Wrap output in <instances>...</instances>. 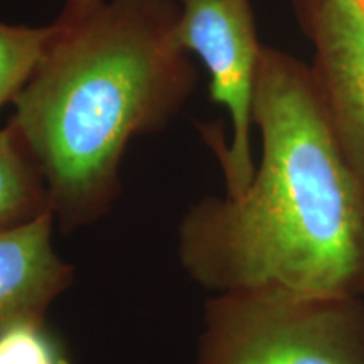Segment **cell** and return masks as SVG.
Returning a JSON list of instances; mask_svg holds the SVG:
<instances>
[{
  "mask_svg": "<svg viewBox=\"0 0 364 364\" xmlns=\"http://www.w3.org/2000/svg\"><path fill=\"white\" fill-rule=\"evenodd\" d=\"M177 0H65L11 124L48 186L65 231L110 213L135 136L162 132L198 71L177 36Z\"/></svg>",
  "mask_w": 364,
  "mask_h": 364,
  "instance_id": "cell-2",
  "label": "cell"
},
{
  "mask_svg": "<svg viewBox=\"0 0 364 364\" xmlns=\"http://www.w3.org/2000/svg\"><path fill=\"white\" fill-rule=\"evenodd\" d=\"M54 24L17 26L0 21V110L12 103L39 65Z\"/></svg>",
  "mask_w": 364,
  "mask_h": 364,
  "instance_id": "cell-8",
  "label": "cell"
},
{
  "mask_svg": "<svg viewBox=\"0 0 364 364\" xmlns=\"http://www.w3.org/2000/svg\"><path fill=\"white\" fill-rule=\"evenodd\" d=\"M194 364H364V299L215 294Z\"/></svg>",
  "mask_w": 364,
  "mask_h": 364,
  "instance_id": "cell-3",
  "label": "cell"
},
{
  "mask_svg": "<svg viewBox=\"0 0 364 364\" xmlns=\"http://www.w3.org/2000/svg\"><path fill=\"white\" fill-rule=\"evenodd\" d=\"M253 127L262 157L252 182L188 209L177 233L182 268L215 294L364 299V193L327 124L311 68L263 48Z\"/></svg>",
  "mask_w": 364,
  "mask_h": 364,
  "instance_id": "cell-1",
  "label": "cell"
},
{
  "mask_svg": "<svg viewBox=\"0 0 364 364\" xmlns=\"http://www.w3.org/2000/svg\"><path fill=\"white\" fill-rule=\"evenodd\" d=\"M53 215L48 186L11 122L0 129V233Z\"/></svg>",
  "mask_w": 364,
  "mask_h": 364,
  "instance_id": "cell-7",
  "label": "cell"
},
{
  "mask_svg": "<svg viewBox=\"0 0 364 364\" xmlns=\"http://www.w3.org/2000/svg\"><path fill=\"white\" fill-rule=\"evenodd\" d=\"M54 215L0 233V329L46 318L53 302L73 284L75 268L54 248Z\"/></svg>",
  "mask_w": 364,
  "mask_h": 364,
  "instance_id": "cell-6",
  "label": "cell"
},
{
  "mask_svg": "<svg viewBox=\"0 0 364 364\" xmlns=\"http://www.w3.org/2000/svg\"><path fill=\"white\" fill-rule=\"evenodd\" d=\"M356 2L359 4V7H361L363 11H364V0H356Z\"/></svg>",
  "mask_w": 364,
  "mask_h": 364,
  "instance_id": "cell-10",
  "label": "cell"
},
{
  "mask_svg": "<svg viewBox=\"0 0 364 364\" xmlns=\"http://www.w3.org/2000/svg\"><path fill=\"white\" fill-rule=\"evenodd\" d=\"M177 36L186 53L201 59L209 75V98L221 105L231 122V142L225 145L211 127L204 129L216 150L226 193L238 194L252 182L253 102L265 46L260 44L252 0H177Z\"/></svg>",
  "mask_w": 364,
  "mask_h": 364,
  "instance_id": "cell-4",
  "label": "cell"
},
{
  "mask_svg": "<svg viewBox=\"0 0 364 364\" xmlns=\"http://www.w3.org/2000/svg\"><path fill=\"white\" fill-rule=\"evenodd\" d=\"M0 364H71V359L46 318H29L0 329Z\"/></svg>",
  "mask_w": 364,
  "mask_h": 364,
  "instance_id": "cell-9",
  "label": "cell"
},
{
  "mask_svg": "<svg viewBox=\"0 0 364 364\" xmlns=\"http://www.w3.org/2000/svg\"><path fill=\"white\" fill-rule=\"evenodd\" d=\"M294 9L314 46L318 102L364 193V11L356 0H294Z\"/></svg>",
  "mask_w": 364,
  "mask_h": 364,
  "instance_id": "cell-5",
  "label": "cell"
}]
</instances>
